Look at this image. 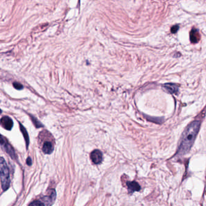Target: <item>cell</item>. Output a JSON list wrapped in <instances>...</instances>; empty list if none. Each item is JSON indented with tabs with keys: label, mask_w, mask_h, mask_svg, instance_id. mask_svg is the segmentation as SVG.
<instances>
[{
	"label": "cell",
	"mask_w": 206,
	"mask_h": 206,
	"mask_svg": "<svg viewBox=\"0 0 206 206\" xmlns=\"http://www.w3.org/2000/svg\"><path fill=\"white\" fill-rule=\"evenodd\" d=\"M128 190L130 193H133L134 192L139 191L141 188L138 182H128L126 183Z\"/></svg>",
	"instance_id": "52a82bcc"
},
{
	"label": "cell",
	"mask_w": 206,
	"mask_h": 206,
	"mask_svg": "<svg viewBox=\"0 0 206 206\" xmlns=\"http://www.w3.org/2000/svg\"><path fill=\"white\" fill-rule=\"evenodd\" d=\"M1 147L4 149V151H6V152L10 157L13 159L16 158L15 152L13 149L12 148V147L8 144V142L3 137V136H1Z\"/></svg>",
	"instance_id": "3957f363"
},
{
	"label": "cell",
	"mask_w": 206,
	"mask_h": 206,
	"mask_svg": "<svg viewBox=\"0 0 206 206\" xmlns=\"http://www.w3.org/2000/svg\"><path fill=\"white\" fill-rule=\"evenodd\" d=\"M27 164L29 166H31L32 164V159L30 157H28L27 159Z\"/></svg>",
	"instance_id": "2e32d148"
},
{
	"label": "cell",
	"mask_w": 206,
	"mask_h": 206,
	"mask_svg": "<svg viewBox=\"0 0 206 206\" xmlns=\"http://www.w3.org/2000/svg\"><path fill=\"white\" fill-rule=\"evenodd\" d=\"M163 88L171 94H176L178 91V87L173 83H166L163 85Z\"/></svg>",
	"instance_id": "ba28073f"
},
{
	"label": "cell",
	"mask_w": 206,
	"mask_h": 206,
	"mask_svg": "<svg viewBox=\"0 0 206 206\" xmlns=\"http://www.w3.org/2000/svg\"><path fill=\"white\" fill-rule=\"evenodd\" d=\"M53 146L50 141H45L42 147V151L45 154H50L53 151Z\"/></svg>",
	"instance_id": "30bf717a"
},
{
	"label": "cell",
	"mask_w": 206,
	"mask_h": 206,
	"mask_svg": "<svg viewBox=\"0 0 206 206\" xmlns=\"http://www.w3.org/2000/svg\"><path fill=\"white\" fill-rule=\"evenodd\" d=\"M29 206H45L44 204L40 201H35L32 203Z\"/></svg>",
	"instance_id": "7c38bea8"
},
{
	"label": "cell",
	"mask_w": 206,
	"mask_h": 206,
	"mask_svg": "<svg viewBox=\"0 0 206 206\" xmlns=\"http://www.w3.org/2000/svg\"><path fill=\"white\" fill-rule=\"evenodd\" d=\"M32 119L33 120V124H34V125L37 127V128H40V127H42L43 125L36 118L32 117Z\"/></svg>",
	"instance_id": "4fadbf2b"
},
{
	"label": "cell",
	"mask_w": 206,
	"mask_h": 206,
	"mask_svg": "<svg viewBox=\"0 0 206 206\" xmlns=\"http://www.w3.org/2000/svg\"><path fill=\"white\" fill-rule=\"evenodd\" d=\"M13 85L14 87V88L17 90H22L23 88V86L22 84H21L20 83L18 82H14L13 83Z\"/></svg>",
	"instance_id": "5bb4252c"
},
{
	"label": "cell",
	"mask_w": 206,
	"mask_h": 206,
	"mask_svg": "<svg viewBox=\"0 0 206 206\" xmlns=\"http://www.w3.org/2000/svg\"><path fill=\"white\" fill-rule=\"evenodd\" d=\"M19 125H20L21 131V132H22L23 134V136L24 137L25 143H26V146H27V148L28 146H29V137L28 133L27 132L26 129H25V128L23 127V126L21 124H19Z\"/></svg>",
	"instance_id": "8fae6325"
},
{
	"label": "cell",
	"mask_w": 206,
	"mask_h": 206,
	"mask_svg": "<svg viewBox=\"0 0 206 206\" xmlns=\"http://www.w3.org/2000/svg\"><path fill=\"white\" fill-rule=\"evenodd\" d=\"M190 41L192 43H197L199 41L200 35L197 29H193L191 30L190 34Z\"/></svg>",
	"instance_id": "9c48e42d"
},
{
	"label": "cell",
	"mask_w": 206,
	"mask_h": 206,
	"mask_svg": "<svg viewBox=\"0 0 206 206\" xmlns=\"http://www.w3.org/2000/svg\"><path fill=\"white\" fill-rule=\"evenodd\" d=\"M91 160L94 164H100L103 160L102 154L99 150H94L91 153L90 155Z\"/></svg>",
	"instance_id": "5b68a950"
},
{
	"label": "cell",
	"mask_w": 206,
	"mask_h": 206,
	"mask_svg": "<svg viewBox=\"0 0 206 206\" xmlns=\"http://www.w3.org/2000/svg\"><path fill=\"white\" fill-rule=\"evenodd\" d=\"M0 172L1 187L4 191H6L10 187V179L8 166L3 157L1 158L0 160Z\"/></svg>",
	"instance_id": "7a4b0ae2"
},
{
	"label": "cell",
	"mask_w": 206,
	"mask_h": 206,
	"mask_svg": "<svg viewBox=\"0 0 206 206\" xmlns=\"http://www.w3.org/2000/svg\"><path fill=\"white\" fill-rule=\"evenodd\" d=\"M179 29V25H173V27L171 28V32L172 33H175Z\"/></svg>",
	"instance_id": "9a60e30c"
},
{
	"label": "cell",
	"mask_w": 206,
	"mask_h": 206,
	"mask_svg": "<svg viewBox=\"0 0 206 206\" xmlns=\"http://www.w3.org/2000/svg\"><path fill=\"white\" fill-rule=\"evenodd\" d=\"M56 197V193L55 190H51L49 195H47L44 198L45 203L48 205L51 206L55 201Z\"/></svg>",
	"instance_id": "8992f818"
},
{
	"label": "cell",
	"mask_w": 206,
	"mask_h": 206,
	"mask_svg": "<svg viewBox=\"0 0 206 206\" xmlns=\"http://www.w3.org/2000/svg\"><path fill=\"white\" fill-rule=\"evenodd\" d=\"M200 124V122L193 121L185 129L182 135L181 141L177 151L178 154L182 156L189 151L198 134Z\"/></svg>",
	"instance_id": "6da1fadb"
},
{
	"label": "cell",
	"mask_w": 206,
	"mask_h": 206,
	"mask_svg": "<svg viewBox=\"0 0 206 206\" xmlns=\"http://www.w3.org/2000/svg\"><path fill=\"white\" fill-rule=\"evenodd\" d=\"M1 124L4 129L10 131L13 126V122L11 118L8 116H4L1 119Z\"/></svg>",
	"instance_id": "277c9868"
}]
</instances>
